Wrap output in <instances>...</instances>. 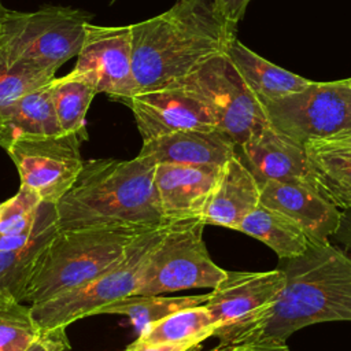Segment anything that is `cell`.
I'll return each instance as SVG.
<instances>
[{"mask_svg": "<svg viewBox=\"0 0 351 351\" xmlns=\"http://www.w3.org/2000/svg\"><path fill=\"white\" fill-rule=\"evenodd\" d=\"M281 261L282 289L236 348L285 346L304 326L351 321V256L329 240H308L302 255Z\"/></svg>", "mask_w": 351, "mask_h": 351, "instance_id": "cell-1", "label": "cell"}, {"mask_svg": "<svg viewBox=\"0 0 351 351\" xmlns=\"http://www.w3.org/2000/svg\"><path fill=\"white\" fill-rule=\"evenodd\" d=\"M129 27L137 93L173 86L206 60L225 53L237 29L214 0H177L163 14Z\"/></svg>", "mask_w": 351, "mask_h": 351, "instance_id": "cell-2", "label": "cell"}, {"mask_svg": "<svg viewBox=\"0 0 351 351\" xmlns=\"http://www.w3.org/2000/svg\"><path fill=\"white\" fill-rule=\"evenodd\" d=\"M156 162L144 155L128 160H84L69 192L55 204L59 230L165 223L155 186Z\"/></svg>", "mask_w": 351, "mask_h": 351, "instance_id": "cell-3", "label": "cell"}, {"mask_svg": "<svg viewBox=\"0 0 351 351\" xmlns=\"http://www.w3.org/2000/svg\"><path fill=\"white\" fill-rule=\"evenodd\" d=\"M147 230L132 226L58 229L36 262L23 302L38 304L84 287L114 266Z\"/></svg>", "mask_w": 351, "mask_h": 351, "instance_id": "cell-4", "label": "cell"}, {"mask_svg": "<svg viewBox=\"0 0 351 351\" xmlns=\"http://www.w3.org/2000/svg\"><path fill=\"white\" fill-rule=\"evenodd\" d=\"M88 12L60 5L36 11H5L0 22V51L18 67L51 81L77 56L88 23Z\"/></svg>", "mask_w": 351, "mask_h": 351, "instance_id": "cell-5", "label": "cell"}, {"mask_svg": "<svg viewBox=\"0 0 351 351\" xmlns=\"http://www.w3.org/2000/svg\"><path fill=\"white\" fill-rule=\"evenodd\" d=\"M166 228L167 222L138 234L114 266L84 287L32 304L30 314L37 326L40 329L67 328L81 318L96 315L97 310L106 304L134 295L147 261Z\"/></svg>", "mask_w": 351, "mask_h": 351, "instance_id": "cell-6", "label": "cell"}, {"mask_svg": "<svg viewBox=\"0 0 351 351\" xmlns=\"http://www.w3.org/2000/svg\"><path fill=\"white\" fill-rule=\"evenodd\" d=\"M200 217L167 222L151 252L134 295H160L192 288H215L226 276L208 255Z\"/></svg>", "mask_w": 351, "mask_h": 351, "instance_id": "cell-7", "label": "cell"}, {"mask_svg": "<svg viewBox=\"0 0 351 351\" xmlns=\"http://www.w3.org/2000/svg\"><path fill=\"white\" fill-rule=\"evenodd\" d=\"M169 88H180L202 103L215 128L226 133L237 147L269 125L263 106L226 53L213 56Z\"/></svg>", "mask_w": 351, "mask_h": 351, "instance_id": "cell-8", "label": "cell"}, {"mask_svg": "<svg viewBox=\"0 0 351 351\" xmlns=\"http://www.w3.org/2000/svg\"><path fill=\"white\" fill-rule=\"evenodd\" d=\"M262 106L269 125L303 147L351 132V86L346 80L311 81Z\"/></svg>", "mask_w": 351, "mask_h": 351, "instance_id": "cell-9", "label": "cell"}, {"mask_svg": "<svg viewBox=\"0 0 351 351\" xmlns=\"http://www.w3.org/2000/svg\"><path fill=\"white\" fill-rule=\"evenodd\" d=\"M285 284L284 271H228L204 303L219 346L236 348L248 330L274 303Z\"/></svg>", "mask_w": 351, "mask_h": 351, "instance_id": "cell-10", "label": "cell"}, {"mask_svg": "<svg viewBox=\"0 0 351 351\" xmlns=\"http://www.w3.org/2000/svg\"><path fill=\"white\" fill-rule=\"evenodd\" d=\"M82 143L78 134L60 133L19 138L4 149L18 170L21 185L36 192L44 203L56 204L82 170Z\"/></svg>", "mask_w": 351, "mask_h": 351, "instance_id": "cell-11", "label": "cell"}, {"mask_svg": "<svg viewBox=\"0 0 351 351\" xmlns=\"http://www.w3.org/2000/svg\"><path fill=\"white\" fill-rule=\"evenodd\" d=\"M111 100L128 101L137 95L132 71L130 27L88 23L77 62L70 71Z\"/></svg>", "mask_w": 351, "mask_h": 351, "instance_id": "cell-12", "label": "cell"}, {"mask_svg": "<svg viewBox=\"0 0 351 351\" xmlns=\"http://www.w3.org/2000/svg\"><path fill=\"white\" fill-rule=\"evenodd\" d=\"M240 159L261 184L277 181L317 189L306 147L265 126L237 147Z\"/></svg>", "mask_w": 351, "mask_h": 351, "instance_id": "cell-13", "label": "cell"}, {"mask_svg": "<svg viewBox=\"0 0 351 351\" xmlns=\"http://www.w3.org/2000/svg\"><path fill=\"white\" fill-rule=\"evenodd\" d=\"M143 141L180 130L215 129L206 107L180 88L141 92L128 104Z\"/></svg>", "mask_w": 351, "mask_h": 351, "instance_id": "cell-14", "label": "cell"}, {"mask_svg": "<svg viewBox=\"0 0 351 351\" xmlns=\"http://www.w3.org/2000/svg\"><path fill=\"white\" fill-rule=\"evenodd\" d=\"M219 171L218 166L158 163L155 186L165 222L200 217Z\"/></svg>", "mask_w": 351, "mask_h": 351, "instance_id": "cell-15", "label": "cell"}, {"mask_svg": "<svg viewBox=\"0 0 351 351\" xmlns=\"http://www.w3.org/2000/svg\"><path fill=\"white\" fill-rule=\"evenodd\" d=\"M259 203L291 218L311 241L328 240L340 222V208L326 200L317 189L304 185L263 182L261 184Z\"/></svg>", "mask_w": 351, "mask_h": 351, "instance_id": "cell-16", "label": "cell"}, {"mask_svg": "<svg viewBox=\"0 0 351 351\" xmlns=\"http://www.w3.org/2000/svg\"><path fill=\"white\" fill-rule=\"evenodd\" d=\"M236 143L219 129H188L143 141L138 155L158 163L222 167L236 155Z\"/></svg>", "mask_w": 351, "mask_h": 351, "instance_id": "cell-17", "label": "cell"}, {"mask_svg": "<svg viewBox=\"0 0 351 351\" xmlns=\"http://www.w3.org/2000/svg\"><path fill=\"white\" fill-rule=\"evenodd\" d=\"M261 185L240 156H232L222 167L208 202L200 215L206 225L237 229L259 204Z\"/></svg>", "mask_w": 351, "mask_h": 351, "instance_id": "cell-18", "label": "cell"}, {"mask_svg": "<svg viewBox=\"0 0 351 351\" xmlns=\"http://www.w3.org/2000/svg\"><path fill=\"white\" fill-rule=\"evenodd\" d=\"M56 232V206L43 202L32 239L16 250L0 251V302H23L36 262Z\"/></svg>", "mask_w": 351, "mask_h": 351, "instance_id": "cell-19", "label": "cell"}, {"mask_svg": "<svg viewBox=\"0 0 351 351\" xmlns=\"http://www.w3.org/2000/svg\"><path fill=\"white\" fill-rule=\"evenodd\" d=\"M51 81L23 93L1 112L0 147L5 148L19 138L63 133L52 101Z\"/></svg>", "mask_w": 351, "mask_h": 351, "instance_id": "cell-20", "label": "cell"}, {"mask_svg": "<svg viewBox=\"0 0 351 351\" xmlns=\"http://www.w3.org/2000/svg\"><path fill=\"white\" fill-rule=\"evenodd\" d=\"M225 53L261 104L299 92L311 82L266 60L237 37L230 41Z\"/></svg>", "mask_w": 351, "mask_h": 351, "instance_id": "cell-21", "label": "cell"}, {"mask_svg": "<svg viewBox=\"0 0 351 351\" xmlns=\"http://www.w3.org/2000/svg\"><path fill=\"white\" fill-rule=\"evenodd\" d=\"M236 230L265 243L280 259L302 255L308 245V239L298 223L262 203L240 222Z\"/></svg>", "mask_w": 351, "mask_h": 351, "instance_id": "cell-22", "label": "cell"}, {"mask_svg": "<svg viewBox=\"0 0 351 351\" xmlns=\"http://www.w3.org/2000/svg\"><path fill=\"white\" fill-rule=\"evenodd\" d=\"M208 296L210 293L176 296V298H165L160 295H132L100 307L96 315H100V314L126 315L132 321L136 329V333L141 335L152 324L166 318L167 315L176 311L204 304L208 300Z\"/></svg>", "mask_w": 351, "mask_h": 351, "instance_id": "cell-23", "label": "cell"}, {"mask_svg": "<svg viewBox=\"0 0 351 351\" xmlns=\"http://www.w3.org/2000/svg\"><path fill=\"white\" fill-rule=\"evenodd\" d=\"M51 85L52 101L62 132L78 134L86 141L89 138L86 132V112L97 90L89 82L71 73L63 77H55Z\"/></svg>", "mask_w": 351, "mask_h": 351, "instance_id": "cell-24", "label": "cell"}, {"mask_svg": "<svg viewBox=\"0 0 351 351\" xmlns=\"http://www.w3.org/2000/svg\"><path fill=\"white\" fill-rule=\"evenodd\" d=\"M215 325L204 304L176 311L166 318L152 324L137 336L143 343H173L196 344L213 337Z\"/></svg>", "mask_w": 351, "mask_h": 351, "instance_id": "cell-25", "label": "cell"}, {"mask_svg": "<svg viewBox=\"0 0 351 351\" xmlns=\"http://www.w3.org/2000/svg\"><path fill=\"white\" fill-rule=\"evenodd\" d=\"M317 191L337 208L351 207V155L306 147Z\"/></svg>", "mask_w": 351, "mask_h": 351, "instance_id": "cell-26", "label": "cell"}, {"mask_svg": "<svg viewBox=\"0 0 351 351\" xmlns=\"http://www.w3.org/2000/svg\"><path fill=\"white\" fill-rule=\"evenodd\" d=\"M41 203L40 196L23 185L0 203V251L16 250L32 239Z\"/></svg>", "mask_w": 351, "mask_h": 351, "instance_id": "cell-27", "label": "cell"}, {"mask_svg": "<svg viewBox=\"0 0 351 351\" xmlns=\"http://www.w3.org/2000/svg\"><path fill=\"white\" fill-rule=\"evenodd\" d=\"M30 306L0 302V351H23L40 333Z\"/></svg>", "mask_w": 351, "mask_h": 351, "instance_id": "cell-28", "label": "cell"}, {"mask_svg": "<svg viewBox=\"0 0 351 351\" xmlns=\"http://www.w3.org/2000/svg\"><path fill=\"white\" fill-rule=\"evenodd\" d=\"M49 81L15 66L0 51V115L19 96Z\"/></svg>", "mask_w": 351, "mask_h": 351, "instance_id": "cell-29", "label": "cell"}, {"mask_svg": "<svg viewBox=\"0 0 351 351\" xmlns=\"http://www.w3.org/2000/svg\"><path fill=\"white\" fill-rule=\"evenodd\" d=\"M70 341L66 335V326L41 329L37 337L23 351H67Z\"/></svg>", "mask_w": 351, "mask_h": 351, "instance_id": "cell-30", "label": "cell"}, {"mask_svg": "<svg viewBox=\"0 0 351 351\" xmlns=\"http://www.w3.org/2000/svg\"><path fill=\"white\" fill-rule=\"evenodd\" d=\"M219 14L233 26L237 27V23L244 16L247 5L251 0H214Z\"/></svg>", "mask_w": 351, "mask_h": 351, "instance_id": "cell-31", "label": "cell"}, {"mask_svg": "<svg viewBox=\"0 0 351 351\" xmlns=\"http://www.w3.org/2000/svg\"><path fill=\"white\" fill-rule=\"evenodd\" d=\"M306 147L336 151V152L351 155V132H348L346 134H341V136H337V137H333V138H329V140L310 143Z\"/></svg>", "mask_w": 351, "mask_h": 351, "instance_id": "cell-32", "label": "cell"}, {"mask_svg": "<svg viewBox=\"0 0 351 351\" xmlns=\"http://www.w3.org/2000/svg\"><path fill=\"white\" fill-rule=\"evenodd\" d=\"M340 222L333 233V237L343 244L346 248L351 250V207L340 210Z\"/></svg>", "mask_w": 351, "mask_h": 351, "instance_id": "cell-33", "label": "cell"}, {"mask_svg": "<svg viewBox=\"0 0 351 351\" xmlns=\"http://www.w3.org/2000/svg\"><path fill=\"white\" fill-rule=\"evenodd\" d=\"M133 351H186L191 344H173V343H143L137 339L130 344Z\"/></svg>", "mask_w": 351, "mask_h": 351, "instance_id": "cell-34", "label": "cell"}, {"mask_svg": "<svg viewBox=\"0 0 351 351\" xmlns=\"http://www.w3.org/2000/svg\"><path fill=\"white\" fill-rule=\"evenodd\" d=\"M244 351H291L287 344L285 346H255V347H245L241 348Z\"/></svg>", "mask_w": 351, "mask_h": 351, "instance_id": "cell-35", "label": "cell"}, {"mask_svg": "<svg viewBox=\"0 0 351 351\" xmlns=\"http://www.w3.org/2000/svg\"><path fill=\"white\" fill-rule=\"evenodd\" d=\"M186 351H203V350H202V343H196V344H193V346H192V347H189ZM208 351H244V350H241V348H230V347H222V346H218V347L211 348V350H208Z\"/></svg>", "mask_w": 351, "mask_h": 351, "instance_id": "cell-36", "label": "cell"}, {"mask_svg": "<svg viewBox=\"0 0 351 351\" xmlns=\"http://www.w3.org/2000/svg\"><path fill=\"white\" fill-rule=\"evenodd\" d=\"M5 11H7V7L3 4V0H0V22H1V19H3Z\"/></svg>", "mask_w": 351, "mask_h": 351, "instance_id": "cell-37", "label": "cell"}, {"mask_svg": "<svg viewBox=\"0 0 351 351\" xmlns=\"http://www.w3.org/2000/svg\"><path fill=\"white\" fill-rule=\"evenodd\" d=\"M346 82H347V84L351 86V77H350V78H346Z\"/></svg>", "mask_w": 351, "mask_h": 351, "instance_id": "cell-38", "label": "cell"}, {"mask_svg": "<svg viewBox=\"0 0 351 351\" xmlns=\"http://www.w3.org/2000/svg\"><path fill=\"white\" fill-rule=\"evenodd\" d=\"M125 351H133V350H132V347H130V346H129V347H128V348H126V350H125Z\"/></svg>", "mask_w": 351, "mask_h": 351, "instance_id": "cell-39", "label": "cell"}]
</instances>
